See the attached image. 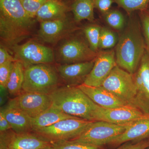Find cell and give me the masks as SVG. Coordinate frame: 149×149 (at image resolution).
<instances>
[{"label":"cell","mask_w":149,"mask_h":149,"mask_svg":"<svg viewBox=\"0 0 149 149\" xmlns=\"http://www.w3.org/2000/svg\"><path fill=\"white\" fill-rule=\"evenodd\" d=\"M107 24L115 30H123L126 25V21L123 14L117 9H110L103 15Z\"/></svg>","instance_id":"d4e9b609"},{"label":"cell","mask_w":149,"mask_h":149,"mask_svg":"<svg viewBox=\"0 0 149 149\" xmlns=\"http://www.w3.org/2000/svg\"><path fill=\"white\" fill-rule=\"evenodd\" d=\"M118 38L115 32L106 27H102L99 42L100 49H107L116 45Z\"/></svg>","instance_id":"4316f807"},{"label":"cell","mask_w":149,"mask_h":149,"mask_svg":"<svg viewBox=\"0 0 149 149\" xmlns=\"http://www.w3.org/2000/svg\"><path fill=\"white\" fill-rule=\"evenodd\" d=\"M73 118L77 117L66 114L52 105L37 117L31 118L32 132L49 127L61 120Z\"/></svg>","instance_id":"ffe728a7"},{"label":"cell","mask_w":149,"mask_h":149,"mask_svg":"<svg viewBox=\"0 0 149 149\" xmlns=\"http://www.w3.org/2000/svg\"><path fill=\"white\" fill-rule=\"evenodd\" d=\"M51 145L33 132L18 134L12 129L1 132V149H40Z\"/></svg>","instance_id":"7c38bea8"},{"label":"cell","mask_w":149,"mask_h":149,"mask_svg":"<svg viewBox=\"0 0 149 149\" xmlns=\"http://www.w3.org/2000/svg\"><path fill=\"white\" fill-rule=\"evenodd\" d=\"M54 149H103L102 146L73 142L61 141L51 143Z\"/></svg>","instance_id":"83f0119b"},{"label":"cell","mask_w":149,"mask_h":149,"mask_svg":"<svg viewBox=\"0 0 149 149\" xmlns=\"http://www.w3.org/2000/svg\"><path fill=\"white\" fill-rule=\"evenodd\" d=\"M118 125L104 121H94L73 142L102 146L109 144L124 132L130 123Z\"/></svg>","instance_id":"52a82bcc"},{"label":"cell","mask_w":149,"mask_h":149,"mask_svg":"<svg viewBox=\"0 0 149 149\" xmlns=\"http://www.w3.org/2000/svg\"><path fill=\"white\" fill-rule=\"evenodd\" d=\"M95 8L102 15L107 12L111 8L113 2V0H94Z\"/></svg>","instance_id":"1f68e13d"},{"label":"cell","mask_w":149,"mask_h":149,"mask_svg":"<svg viewBox=\"0 0 149 149\" xmlns=\"http://www.w3.org/2000/svg\"><path fill=\"white\" fill-rule=\"evenodd\" d=\"M147 116L137 109L129 106L107 109L95 104L93 113L94 121H104L118 125L128 124Z\"/></svg>","instance_id":"8fae6325"},{"label":"cell","mask_w":149,"mask_h":149,"mask_svg":"<svg viewBox=\"0 0 149 149\" xmlns=\"http://www.w3.org/2000/svg\"><path fill=\"white\" fill-rule=\"evenodd\" d=\"M129 15L128 22L118 38L115 54L117 65L133 74L138 70L146 45L140 21L133 13Z\"/></svg>","instance_id":"7a4b0ae2"},{"label":"cell","mask_w":149,"mask_h":149,"mask_svg":"<svg viewBox=\"0 0 149 149\" xmlns=\"http://www.w3.org/2000/svg\"><path fill=\"white\" fill-rule=\"evenodd\" d=\"M116 65L113 50L99 51L95 59L94 66L83 84L91 87L101 86Z\"/></svg>","instance_id":"4fadbf2b"},{"label":"cell","mask_w":149,"mask_h":149,"mask_svg":"<svg viewBox=\"0 0 149 149\" xmlns=\"http://www.w3.org/2000/svg\"><path fill=\"white\" fill-rule=\"evenodd\" d=\"M52 105L65 113L94 121L93 113L95 103L78 87L60 86L50 95Z\"/></svg>","instance_id":"3957f363"},{"label":"cell","mask_w":149,"mask_h":149,"mask_svg":"<svg viewBox=\"0 0 149 149\" xmlns=\"http://www.w3.org/2000/svg\"><path fill=\"white\" fill-rule=\"evenodd\" d=\"M50 95L23 92L9 101L8 106L20 110L31 118H35L52 105Z\"/></svg>","instance_id":"30bf717a"},{"label":"cell","mask_w":149,"mask_h":149,"mask_svg":"<svg viewBox=\"0 0 149 149\" xmlns=\"http://www.w3.org/2000/svg\"><path fill=\"white\" fill-rule=\"evenodd\" d=\"M137 70L142 78L143 87L141 93L136 96L135 107L149 116V49L147 47Z\"/></svg>","instance_id":"e0dca14e"},{"label":"cell","mask_w":149,"mask_h":149,"mask_svg":"<svg viewBox=\"0 0 149 149\" xmlns=\"http://www.w3.org/2000/svg\"><path fill=\"white\" fill-rule=\"evenodd\" d=\"M101 86L127 105L136 108L137 91L133 74L116 65Z\"/></svg>","instance_id":"5b68a950"},{"label":"cell","mask_w":149,"mask_h":149,"mask_svg":"<svg viewBox=\"0 0 149 149\" xmlns=\"http://www.w3.org/2000/svg\"><path fill=\"white\" fill-rule=\"evenodd\" d=\"M61 78L52 64L33 65L24 69L23 91L50 95L59 87Z\"/></svg>","instance_id":"277c9868"},{"label":"cell","mask_w":149,"mask_h":149,"mask_svg":"<svg viewBox=\"0 0 149 149\" xmlns=\"http://www.w3.org/2000/svg\"><path fill=\"white\" fill-rule=\"evenodd\" d=\"M24 69L25 67L22 62L19 60L14 62L6 88L9 94L13 98L18 96L23 92L22 86L24 81Z\"/></svg>","instance_id":"7402d4cb"},{"label":"cell","mask_w":149,"mask_h":149,"mask_svg":"<svg viewBox=\"0 0 149 149\" xmlns=\"http://www.w3.org/2000/svg\"><path fill=\"white\" fill-rule=\"evenodd\" d=\"M113 2L128 14L136 11L147 10L149 5V0H113Z\"/></svg>","instance_id":"484cf974"},{"label":"cell","mask_w":149,"mask_h":149,"mask_svg":"<svg viewBox=\"0 0 149 149\" xmlns=\"http://www.w3.org/2000/svg\"><path fill=\"white\" fill-rule=\"evenodd\" d=\"M95 60L72 64H58L56 68L61 79L67 86L77 87L84 83L94 66Z\"/></svg>","instance_id":"9a60e30c"},{"label":"cell","mask_w":149,"mask_h":149,"mask_svg":"<svg viewBox=\"0 0 149 149\" xmlns=\"http://www.w3.org/2000/svg\"><path fill=\"white\" fill-rule=\"evenodd\" d=\"M77 87L94 103L102 107L113 109L129 106L102 86L91 87L83 84Z\"/></svg>","instance_id":"2e32d148"},{"label":"cell","mask_w":149,"mask_h":149,"mask_svg":"<svg viewBox=\"0 0 149 149\" xmlns=\"http://www.w3.org/2000/svg\"><path fill=\"white\" fill-rule=\"evenodd\" d=\"M3 109L6 118L15 133L32 132L31 118L28 115L20 110L8 106Z\"/></svg>","instance_id":"d6986e66"},{"label":"cell","mask_w":149,"mask_h":149,"mask_svg":"<svg viewBox=\"0 0 149 149\" xmlns=\"http://www.w3.org/2000/svg\"><path fill=\"white\" fill-rule=\"evenodd\" d=\"M149 136V116L135 120L128 125L124 132L114 139L109 145L118 146L131 141L139 142Z\"/></svg>","instance_id":"ac0fdd59"},{"label":"cell","mask_w":149,"mask_h":149,"mask_svg":"<svg viewBox=\"0 0 149 149\" xmlns=\"http://www.w3.org/2000/svg\"><path fill=\"white\" fill-rule=\"evenodd\" d=\"M97 53L91 49L88 42L82 37H72L67 38L59 46L57 60L59 64L85 62L95 60Z\"/></svg>","instance_id":"ba28073f"},{"label":"cell","mask_w":149,"mask_h":149,"mask_svg":"<svg viewBox=\"0 0 149 149\" xmlns=\"http://www.w3.org/2000/svg\"><path fill=\"white\" fill-rule=\"evenodd\" d=\"M12 129L11 126L6 118L3 108L0 111V132H3Z\"/></svg>","instance_id":"e575fe53"},{"label":"cell","mask_w":149,"mask_h":149,"mask_svg":"<svg viewBox=\"0 0 149 149\" xmlns=\"http://www.w3.org/2000/svg\"><path fill=\"white\" fill-rule=\"evenodd\" d=\"M40 149H54L53 148V147L52 146V145H51L50 146H48L45 147V148H41Z\"/></svg>","instance_id":"d590c367"},{"label":"cell","mask_w":149,"mask_h":149,"mask_svg":"<svg viewBox=\"0 0 149 149\" xmlns=\"http://www.w3.org/2000/svg\"><path fill=\"white\" fill-rule=\"evenodd\" d=\"M16 58L11 55L5 47L1 45L0 47V65L8 61H15Z\"/></svg>","instance_id":"836d02e7"},{"label":"cell","mask_w":149,"mask_h":149,"mask_svg":"<svg viewBox=\"0 0 149 149\" xmlns=\"http://www.w3.org/2000/svg\"><path fill=\"white\" fill-rule=\"evenodd\" d=\"M68 10L66 5L58 0H48L38 11L36 17L40 22L64 18Z\"/></svg>","instance_id":"44dd1931"},{"label":"cell","mask_w":149,"mask_h":149,"mask_svg":"<svg viewBox=\"0 0 149 149\" xmlns=\"http://www.w3.org/2000/svg\"><path fill=\"white\" fill-rule=\"evenodd\" d=\"M74 22H75L72 21L67 17L60 19L41 22L38 36L45 42L55 44L78 29Z\"/></svg>","instance_id":"5bb4252c"},{"label":"cell","mask_w":149,"mask_h":149,"mask_svg":"<svg viewBox=\"0 0 149 149\" xmlns=\"http://www.w3.org/2000/svg\"><path fill=\"white\" fill-rule=\"evenodd\" d=\"M15 58L22 62L24 67L33 65L52 64L55 61L52 49L41 43L29 41L11 48Z\"/></svg>","instance_id":"9c48e42d"},{"label":"cell","mask_w":149,"mask_h":149,"mask_svg":"<svg viewBox=\"0 0 149 149\" xmlns=\"http://www.w3.org/2000/svg\"><path fill=\"white\" fill-rule=\"evenodd\" d=\"M149 146V140H142L134 143H125L116 149H146Z\"/></svg>","instance_id":"d6a6232c"},{"label":"cell","mask_w":149,"mask_h":149,"mask_svg":"<svg viewBox=\"0 0 149 149\" xmlns=\"http://www.w3.org/2000/svg\"><path fill=\"white\" fill-rule=\"evenodd\" d=\"M95 8L94 0H73L70 6L74 20L76 22L83 20L94 21Z\"/></svg>","instance_id":"603a6c76"},{"label":"cell","mask_w":149,"mask_h":149,"mask_svg":"<svg viewBox=\"0 0 149 149\" xmlns=\"http://www.w3.org/2000/svg\"><path fill=\"white\" fill-rule=\"evenodd\" d=\"M140 18L146 45L149 49V11L147 10L140 11Z\"/></svg>","instance_id":"4dcf8cb0"},{"label":"cell","mask_w":149,"mask_h":149,"mask_svg":"<svg viewBox=\"0 0 149 149\" xmlns=\"http://www.w3.org/2000/svg\"><path fill=\"white\" fill-rule=\"evenodd\" d=\"M48 0H20L27 14L35 18L39 9Z\"/></svg>","instance_id":"f1b7e54d"},{"label":"cell","mask_w":149,"mask_h":149,"mask_svg":"<svg viewBox=\"0 0 149 149\" xmlns=\"http://www.w3.org/2000/svg\"><path fill=\"white\" fill-rule=\"evenodd\" d=\"M35 18L29 16L20 0H0V38L11 48L32 34Z\"/></svg>","instance_id":"6da1fadb"},{"label":"cell","mask_w":149,"mask_h":149,"mask_svg":"<svg viewBox=\"0 0 149 149\" xmlns=\"http://www.w3.org/2000/svg\"><path fill=\"white\" fill-rule=\"evenodd\" d=\"M147 10L149 11V5L148 6V9H147Z\"/></svg>","instance_id":"8d00e7d4"},{"label":"cell","mask_w":149,"mask_h":149,"mask_svg":"<svg viewBox=\"0 0 149 149\" xmlns=\"http://www.w3.org/2000/svg\"><path fill=\"white\" fill-rule=\"evenodd\" d=\"M13 63V61H8L0 65V84L1 87L4 89H6Z\"/></svg>","instance_id":"f546056e"},{"label":"cell","mask_w":149,"mask_h":149,"mask_svg":"<svg viewBox=\"0 0 149 149\" xmlns=\"http://www.w3.org/2000/svg\"><path fill=\"white\" fill-rule=\"evenodd\" d=\"M102 27L97 24H91L85 26L83 33L90 47L94 52H99V42Z\"/></svg>","instance_id":"cb8c5ba5"},{"label":"cell","mask_w":149,"mask_h":149,"mask_svg":"<svg viewBox=\"0 0 149 149\" xmlns=\"http://www.w3.org/2000/svg\"><path fill=\"white\" fill-rule=\"evenodd\" d=\"M93 121L79 118H67L33 132L50 143L71 141L80 136Z\"/></svg>","instance_id":"8992f818"}]
</instances>
